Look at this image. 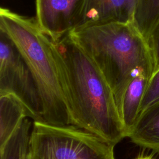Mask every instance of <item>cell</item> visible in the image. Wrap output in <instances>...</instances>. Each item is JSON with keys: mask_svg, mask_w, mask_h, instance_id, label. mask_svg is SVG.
Returning <instances> with one entry per match:
<instances>
[{"mask_svg": "<svg viewBox=\"0 0 159 159\" xmlns=\"http://www.w3.org/2000/svg\"><path fill=\"white\" fill-rule=\"evenodd\" d=\"M67 36L101 70L113 91L120 116L124 94L130 80L140 71H154L147 40L132 22L74 28Z\"/></svg>", "mask_w": 159, "mask_h": 159, "instance_id": "obj_2", "label": "cell"}, {"mask_svg": "<svg viewBox=\"0 0 159 159\" xmlns=\"http://www.w3.org/2000/svg\"><path fill=\"white\" fill-rule=\"evenodd\" d=\"M147 42L154 62V71L159 67V21L151 32Z\"/></svg>", "mask_w": 159, "mask_h": 159, "instance_id": "obj_14", "label": "cell"}, {"mask_svg": "<svg viewBox=\"0 0 159 159\" xmlns=\"http://www.w3.org/2000/svg\"><path fill=\"white\" fill-rule=\"evenodd\" d=\"M127 137L141 147L159 152V100L140 113Z\"/></svg>", "mask_w": 159, "mask_h": 159, "instance_id": "obj_9", "label": "cell"}, {"mask_svg": "<svg viewBox=\"0 0 159 159\" xmlns=\"http://www.w3.org/2000/svg\"><path fill=\"white\" fill-rule=\"evenodd\" d=\"M114 147L73 125L33 120L26 159H116Z\"/></svg>", "mask_w": 159, "mask_h": 159, "instance_id": "obj_4", "label": "cell"}, {"mask_svg": "<svg viewBox=\"0 0 159 159\" xmlns=\"http://www.w3.org/2000/svg\"><path fill=\"white\" fill-rule=\"evenodd\" d=\"M159 21V0H138L133 24L147 40Z\"/></svg>", "mask_w": 159, "mask_h": 159, "instance_id": "obj_12", "label": "cell"}, {"mask_svg": "<svg viewBox=\"0 0 159 159\" xmlns=\"http://www.w3.org/2000/svg\"><path fill=\"white\" fill-rule=\"evenodd\" d=\"M138 0H80L74 28L110 22L133 23Z\"/></svg>", "mask_w": 159, "mask_h": 159, "instance_id": "obj_6", "label": "cell"}, {"mask_svg": "<svg viewBox=\"0 0 159 159\" xmlns=\"http://www.w3.org/2000/svg\"><path fill=\"white\" fill-rule=\"evenodd\" d=\"M135 159H153V158L150 156H141V157H137Z\"/></svg>", "mask_w": 159, "mask_h": 159, "instance_id": "obj_15", "label": "cell"}, {"mask_svg": "<svg viewBox=\"0 0 159 159\" xmlns=\"http://www.w3.org/2000/svg\"><path fill=\"white\" fill-rule=\"evenodd\" d=\"M58 75L73 125L116 145L126 137L113 91L104 76L67 35L58 42Z\"/></svg>", "mask_w": 159, "mask_h": 159, "instance_id": "obj_1", "label": "cell"}, {"mask_svg": "<svg viewBox=\"0 0 159 159\" xmlns=\"http://www.w3.org/2000/svg\"><path fill=\"white\" fill-rule=\"evenodd\" d=\"M6 93L14 95L22 102L29 118L43 121L34 78L14 43L0 32V94Z\"/></svg>", "mask_w": 159, "mask_h": 159, "instance_id": "obj_5", "label": "cell"}, {"mask_svg": "<svg viewBox=\"0 0 159 159\" xmlns=\"http://www.w3.org/2000/svg\"><path fill=\"white\" fill-rule=\"evenodd\" d=\"M32 127L29 117L24 119L11 138L0 147L1 159H26Z\"/></svg>", "mask_w": 159, "mask_h": 159, "instance_id": "obj_11", "label": "cell"}, {"mask_svg": "<svg viewBox=\"0 0 159 159\" xmlns=\"http://www.w3.org/2000/svg\"><path fill=\"white\" fill-rule=\"evenodd\" d=\"M27 117V109L17 98L10 93L0 94V147Z\"/></svg>", "mask_w": 159, "mask_h": 159, "instance_id": "obj_10", "label": "cell"}, {"mask_svg": "<svg viewBox=\"0 0 159 159\" xmlns=\"http://www.w3.org/2000/svg\"><path fill=\"white\" fill-rule=\"evenodd\" d=\"M159 100V67L157 68L151 76L144 96L142 99L140 111H143L151 106L154 102Z\"/></svg>", "mask_w": 159, "mask_h": 159, "instance_id": "obj_13", "label": "cell"}, {"mask_svg": "<svg viewBox=\"0 0 159 159\" xmlns=\"http://www.w3.org/2000/svg\"><path fill=\"white\" fill-rule=\"evenodd\" d=\"M80 0H35L36 21L42 30L58 42L73 29Z\"/></svg>", "mask_w": 159, "mask_h": 159, "instance_id": "obj_7", "label": "cell"}, {"mask_svg": "<svg viewBox=\"0 0 159 159\" xmlns=\"http://www.w3.org/2000/svg\"><path fill=\"white\" fill-rule=\"evenodd\" d=\"M152 74V72L147 70L140 71L130 80L124 92L120 118L126 137L139 117L142 99Z\"/></svg>", "mask_w": 159, "mask_h": 159, "instance_id": "obj_8", "label": "cell"}, {"mask_svg": "<svg viewBox=\"0 0 159 159\" xmlns=\"http://www.w3.org/2000/svg\"><path fill=\"white\" fill-rule=\"evenodd\" d=\"M0 32L14 43L36 82L43 121L59 125H72L58 75L61 54L58 43L39 26L35 18L0 9Z\"/></svg>", "mask_w": 159, "mask_h": 159, "instance_id": "obj_3", "label": "cell"}]
</instances>
